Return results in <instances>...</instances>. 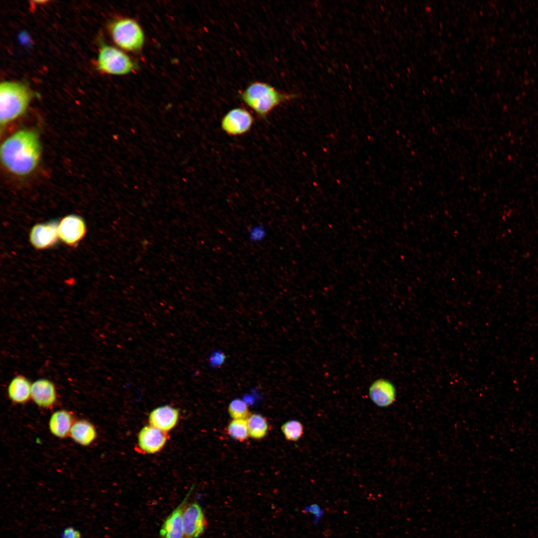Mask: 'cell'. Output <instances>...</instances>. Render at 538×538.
<instances>
[{"label":"cell","mask_w":538,"mask_h":538,"mask_svg":"<svg viewBox=\"0 0 538 538\" xmlns=\"http://www.w3.org/2000/svg\"><path fill=\"white\" fill-rule=\"evenodd\" d=\"M97 67L104 73L121 75L134 71L137 65L123 51L103 43L99 51Z\"/></svg>","instance_id":"obj_5"},{"label":"cell","mask_w":538,"mask_h":538,"mask_svg":"<svg viewBox=\"0 0 538 538\" xmlns=\"http://www.w3.org/2000/svg\"><path fill=\"white\" fill-rule=\"evenodd\" d=\"M282 432L285 438L291 441L298 440L303 434V426L297 420H290L281 426Z\"/></svg>","instance_id":"obj_20"},{"label":"cell","mask_w":538,"mask_h":538,"mask_svg":"<svg viewBox=\"0 0 538 538\" xmlns=\"http://www.w3.org/2000/svg\"><path fill=\"white\" fill-rule=\"evenodd\" d=\"M58 228L53 224L38 225L31 232L32 243L38 248H44L52 245L56 240Z\"/></svg>","instance_id":"obj_17"},{"label":"cell","mask_w":538,"mask_h":538,"mask_svg":"<svg viewBox=\"0 0 538 538\" xmlns=\"http://www.w3.org/2000/svg\"><path fill=\"white\" fill-rule=\"evenodd\" d=\"M31 94L23 84L4 81L0 85V122L5 125L21 116L26 110Z\"/></svg>","instance_id":"obj_3"},{"label":"cell","mask_w":538,"mask_h":538,"mask_svg":"<svg viewBox=\"0 0 538 538\" xmlns=\"http://www.w3.org/2000/svg\"><path fill=\"white\" fill-rule=\"evenodd\" d=\"M168 438L167 432L149 424L140 430L135 450L144 454L156 453L163 448Z\"/></svg>","instance_id":"obj_8"},{"label":"cell","mask_w":538,"mask_h":538,"mask_svg":"<svg viewBox=\"0 0 538 538\" xmlns=\"http://www.w3.org/2000/svg\"><path fill=\"white\" fill-rule=\"evenodd\" d=\"M61 538H82V536L78 530L72 527H68L62 532Z\"/></svg>","instance_id":"obj_24"},{"label":"cell","mask_w":538,"mask_h":538,"mask_svg":"<svg viewBox=\"0 0 538 538\" xmlns=\"http://www.w3.org/2000/svg\"><path fill=\"white\" fill-rule=\"evenodd\" d=\"M110 31L114 42L125 50L138 51L143 45V31L134 19L129 18L116 19L111 24Z\"/></svg>","instance_id":"obj_4"},{"label":"cell","mask_w":538,"mask_h":538,"mask_svg":"<svg viewBox=\"0 0 538 538\" xmlns=\"http://www.w3.org/2000/svg\"><path fill=\"white\" fill-rule=\"evenodd\" d=\"M74 422L73 415L70 412L65 409L58 410L54 412L49 418V429L55 436L64 438L69 435Z\"/></svg>","instance_id":"obj_14"},{"label":"cell","mask_w":538,"mask_h":538,"mask_svg":"<svg viewBox=\"0 0 538 538\" xmlns=\"http://www.w3.org/2000/svg\"><path fill=\"white\" fill-rule=\"evenodd\" d=\"M227 430L232 438L241 442L247 440L249 436L246 419H233L228 424Z\"/></svg>","instance_id":"obj_19"},{"label":"cell","mask_w":538,"mask_h":538,"mask_svg":"<svg viewBox=\"0 0 538 538\" xmlns=\"http://www.w3.org/2000/svg\"><path fill=\"white\" fill-rule=\"evenodd\" d=\"M303 511L312 515V523L315 527H317L324 514V511L321 507L317 503H312L306 506Z\"/></svg>","instance_id":"obj_22"},{"label":"cell","mask_w":538,"mask_h":538,"mask_svg":"<svg viewBox=\"0 0 538 538\" xmlns=\"http://www.w3.org/2000/svg\"><path fill=\"white\" fill-rule=\"evenodd\" d=\"M31 384L28 379L23 375H19L13 377L7 387V395L12 402L15 404H24L31 399Z\"/></svg>","instance_id":"obj_15"},{"label":"cell","mask_w":538,"mask_h":538,"mask_svg":"<svg viewBox=\"0 0 538 538\" xmlns=\"http://www.w3.org/2000/svg\"><path fill=\"white\" fill-rule=\"evenodd\" d=\"M249 434L255 439L263 438L269 430V423L265 417L258 413L249 415L247 419Z\"/></svg>","instance_id":"obj_18"},{"label":"cell","mask_w":538,"mask_h":538,"mask_svg":"<svg viewBox=\"0 0 538 538\" xmlns=\"http://www.w3.org/2000/svg\"><path fill=\"white\" fill-rule=\"evenodd\" d=\"M179 417L177 409L170 406L164 405L153 409L149 414V424L167 432L177 424Z\"/></svg>","instance_id":"obj_11"},{"label":"cell","mask_w":538,"mask_h":538,"mask_svg":"<svg viewBox=\"0 0 538 538\" xmlns=\"http://www.w3.org/2000/svg\"><path fill=\"white\" fill-rule=\"evenodd\" d=\"M41 147L37 134L28 130L19 131L2 143L0 158L11 173L25 175L31 172L40 159Z\"/></svg>","instance_id":"obj_1"},{"label":"cell","mask_w":538,"mask_h":538,"mask_svg":"<svg viewBox=\"0 0 538 538\" xmlns=\"http://www.w3.org/2000/svg\"><path fill=\"white\" fill-rule=\"evenodd\" d=\"M190 492L191 490L184 500L164 521L160 530V535L162 538H184L182 516Z\"/></svg>","instance_id":"obj_13"},{"label":"cell","mask_w":538,"mask_h":538,"mask_svg":"<svg viewBox=\"0 0 538 538\" xmlns=\"http://www.w3.org/2000/svg\"><path fill=\"white\" fill-rule=\"evenodd\" d=\"M184 538H197L207 526L203 510L196 502L185 506L182 516Z\"/></svg>","instance_id":"obj_7"},{"label":"cell","mask_w":538,"mask_h":538,"mask_svg":"<svg viewBox=\"0 0 538 538\" xmlns=\"http://www.w3.org/2000/svg\"><path fill=\"white\" fill-rule=\"evenodd\" d=\"M69 436L77 443L88 446L95 440L97 433L95 426L91 422L80 419L74 422Z\"/></svg>","instance_id":"obj_16"},{"label":"cell","mask_w":538,"mask_h":538,"mask_svg":"<svg viewBox=\"0 0 538 538\" xmlns=\"http://www.w3.org/2000/svg\"><path fill=\"white\" fill-rule=\"evenodd\" d=\"M85 226L83 221L77 216L70 215L60 222L58 233L60 238L66 243L74 244L84 236Z\"/></svg>","instance_id":"obj_12"},{"label":"cell","mask_w":538,"mask_h":538,"mask_svg":"<svg viewBox=\"0 0 538 538\" xmlns=\"http://www.w3.org/2000/svg\"><path fill=\"white\" fill-rule=\"evenodd\" d=\"M225 356L220 352H215L211 357L210 362L212 365L217 366L221 365L225 360Z\"/></svg>","instance_id":"obj_25"},{"label":"cell","mask_w":538,"mask_h":538,"mask_svg":"<svg viewBox=\"0 0 538 538\" xmlns=\"http://www.w3.org/2000/svg\"><path fill=\"white\" fill-rule=\"evenodd\" d=\"M369 394L372 401L381 407H388L396 400V390L390 381L380 378L374 381L369 389Z\"/></svg>","instance_id":"obj_10"},{"label":"cell","mask_w":538,"mask_h":538,"mask_svg":"<svg viewBox=\"0 0 538 538\" xmlns=\"http://www.w3.org/2000/svg\"><path fill=\"white\" fill-rule=\"evenodd\" d=\"M266 236L265 227L262 225H258L252 227L249 232L250 240L253 242L262 241Z\"/></svg>","instance_id":"obj_23"},{"label":"cell","mask_w":538,"mask_h":538,"mask_svg":"<svg viewBox=\"0 0 538 538\" xmlns=\"http://www.w3.org/2000/svg\"><path fill=\"white\" fill-rule=\"evenodd\" d=\"M31 399L38 406L52 407L57 399V391L53 382L47 379H39L31 385Z\"/></svg>","instance_id":"obj_9"},{"label":"cell","mask_w":538,"mask_h":538,"mask_svg":"<svg viewBox=\"0 0 538 538\" xmlns=\"http://www.w3.org/2000/svg\"><path fill=\"white\" fill-rule=\"evenodd\" d=\"M228 412L233 419H245L249 416V408L247 403L240 399L233 400L228 406Z\"/></svg>","instance_id":"obj_21"},{"label":"cell","mask_w":538,"mask_h":538,"mask_svg":"<svg viewBox=\"0 0 538 538\" xmlns=\"http://www.w3.org/2000/svg\"><path fill=\"white\" fill-rule=\"evenodd\" d=\"M239 96L247 106L264 119L280 104L295 98L296 95L280 92L268 83L255 81L240 93Z\"/></svg>","instance_id":"obj_2"},{"label":"cell","mask_w":538,"mask_h":538,"mask_svg":"<svg viewBox=\"0 0 538 538\" xmlns=\"http://www.w3.org/2000/svg\"><path fill=\"white\" fill-rule=\"evenodd\" d=\"M254 121V117L248 110L237 107L230 110L223 116L221 126L229 135H241L251 130Z\"/></svg>","instance_id":"obj_6"}]
</instances>
